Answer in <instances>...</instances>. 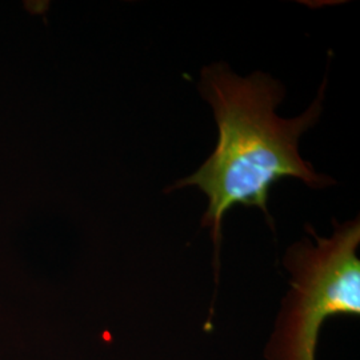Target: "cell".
Listing matches in <instances>:
<instances>
[{
  "mask_svg": "<svg viewBox=\"0 0 360 360\" xmlns=\"http://www.w3.org/2000/svg\"><path fill=\"white\" fill-rule=\"evenodd\" d=\"M334 223L330 238L309 230L316 245L304 239L285 254L290 291L266 349L269 360H315L323 323L360 314L359 219Z\"/></svg>",
  "mask_w": 360,
  "mask_h": 360,
  "instance_id": "7a4b0ae2",
  "label": "cell"
},
{
  "mask_svg": "<svg viewBox=\"0 0 360 360\" xmlns=\"http://www.w3.org/2000/svg\"><path fill=\"white\" fill-rule=\"evenodd\" d=\"M200 91L214 110L219 138L215 151L191 176L172 188L198 187L208 198L203 226L210 227L218 262L221 221L235 205L259 207L271 220V187L285 178L324 188L334 180L319 175L299 154L300 136L321 117L324 87L303 115L279 117V82L263 72L242 77L224 65L207 67Z\"/></svg>",
  "mask_w": 360,
  "mask_h": 360,
  "instance_id": "6da1fadb",
  "label": "cell"
}]
</instances>
